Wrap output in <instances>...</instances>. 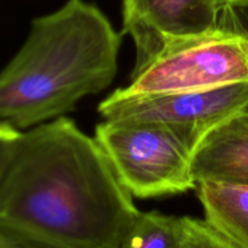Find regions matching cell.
Instances as JSON below:
<instances>
[{
  "label": "cell",
  "mask_w": 248,
  "mask_h": 248,
  "mask_svg": "<svg viewBox=\"0 0 248 248\" xmlns=\"http://www.w3.org/2000/svg\"><path fill=\"white\" fill-rule=\"evenodd\" d=\"M184 233L179 248H239L206 220L183 216Z\"/></svg>",
  "instance_id": "30bf717a"
},
{
  "label": "cell",
  "mask_w": 248,
  "mask_h": 248,
  "mask_svg": "<svg viewBox=\"0 0 248 248\" xmlns=\"http://www.w3.org/2000/svg\"><path fill=\"white\" fill-rule=\"evenodd\" d=\"M94 139L133 197L172 196L198 189L194 152L169 126L104 121L96 125Z\"/></svg>",
  "instance_id": "277c9868"
},
{
  "label": "cell",
  "mask_w": 248,
  "mask_h": 248,
  "mask_svg": "<svg viewBox=\"0 0 248 248\" xmlns=\"http://www.w3.org/2000/svg\"><path fill=\"white\" fill-rule=\"evenodd\" d=\"M140 213L73 119L0 123V236L22 248H119Z\"/></svg>",
  "instance_id": "6da1fadb"
},
{
  "label": "cell",
  "mask_w": 248,
  "mask_h": 248,
  "mask_svg": "<svg viewBox=\"0 0 248 248\" xmlns=\"http://www.w3.org/2000/svg\"><path fill=\"white\" fill-rule=\"evenodd\" d=\"M196 182L248 186V124L237 116L213 129L193 156Z\"/></svg>",
  "instance_id": "52a82bcc"
},
{
  "label": "cell",
  "mask_w": 248,
  "mask_h": 248,
  "mask_svg": "<svg viewBox=\"0 0 248 248\" xmlns=\"http://www.w3.org/2000/svg\"><path fill=\"white\" fill-rule=\"evenodd\" d=\"M218 0H123V34L136 48L133 73L172 43L212 31L219 23Z\"/></svg>",
  "instance_id": "8992f818"
},
{
  "label": "cell",
  "mask_w": 248,
  "mask_h": 248,
  "mask_svg": "<svg viewBox=\"0 0 248 248\" xmlns=\"http://www.w3.org/2000/svg\"><path fill=\"white\" fill-rule=\"evenodd\" d=\"M0 248H22V247L15 245V243H12L11 241H9L7 238L0 236Z\"/></svg>",
  "instance_id": "7c38bea8"
},
{
  "label": "cell",
  "mask_w": 248,
  "mask_h": 248,
  "mask_svg": "<svg viewBox=\"0 0 248 248\" xmlns=\"http://www.w3.org/2000/svg\"><path fill=\"white\" fill-rule=\"evenodd\" d=\"M248 105V83L205 91L156 95L115 90L99 104L104 121L149 122L169 126L193 152L217 126L240 116Z\"/></svg>",
  "instance_id": "5b68a950"
},
{
  "label": "cell",
  "mask_w": 248,
  "mask_h": 248,
  "mask_svg": "<svg viewBox=\"0 0 248 248\" xmlns=\"http://www.w3.org/2000/svg\"><path fill=\"white\" fill-rule=\"evenodd\" d=\"M240 116H241V118L244 119V121L246 122V123L248 124V105H247V107H246V108L244 109V112H242V113L240 114Z\"/></svg>",
  "instance_id": "4fadbf2b"
},
{
  "label": "cell",
  "mask_w": 248,
  "mask_h": 248,
  "mask_svg": "<svg viewBox=\"0 0 248 248\" xmlns=\"http://www.w3.org/2000/svg\"><path fill=\"white\" fill-rule=\"evenodd\" d=\"M218 7L219 10L225 7L232 9H248V0H218Z\"/></svg>",
  "instance_id": "8fae6325"
},
{
  "label": "cell",
  "mask_w": 248,
  "mask_h": 248,
  "mask_svg": "<svg viewBox=\"0 0 248 248\" xmlns=\"http://www.w3.org/2000/svg\"><path fill=\"white\" fill-rule=\"evenodd\" d=\"M248 83V31L235 9L220 11L212 31L167 46L124 91L133 95L205 91Z\"/></svg>",
  "instance_id": "3957f363"
},
{
  "label": "cell",
  "mask_w": 248,
  "mask_h": 248,
  "mask_svg": "<svg viewBox=\"0 0 248 248\" xmlns=\"http://www.w3.org/2000/svg\"><path fill=\"white\" fill-rule=\"evenodd\" d=\"M205 220L239 248H248V186L200 182Z\"/></svg>",
  "instance_id": "ba28073f"
},
{
  "label": "cell",
  "mask_w": 248,
  "mask_h": 248,
  "mask_svg": "<svg viewBox=\"0 0 248 248\" xmlns=\"http://www.w3.org/2000/svg\"><path fill=\"white\" fill-rule=\"evenodd\" d=\"M183 233V216L140 212L119 248H179Z\"/></svg>",
  "instance_id": "9c48e42d"
},
{
  "label": "cell",
  "mask_w": 248,
  "mask_h": 248,
  "mask_svg": "<svg viewBox=\"0 0 248 248\" xmlns=\"http://www.w3.org/2000/svg\"><path fill=\"white\" fill-rule=\"evenodd\" d=\"M121 43L123 33L85 0L34 18L0 74V123L24 130L74 111L111 84Z\"/></svg>",
  "instance_id": "7a4b0ae2"
}]
</instances>
